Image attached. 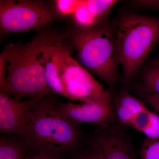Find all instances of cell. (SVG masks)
I'll use <instances>...</instances> for the list:
<instances>
[{
    "label": "cell",
    "instance_id": "obj_15",
    "mask_svg": "<svg viewBox=\"0 0 159 159\" xmlns=\"http://www.w3.org/2000/svg\"><path fill=\"white\" fill-rule=\"evenodd\" d=\"M116 101L117 104L126 107L135 114L147 108L142 101L132 96L126 90L119 93Z\"/></svg>",
    "mask_w": 159,
    "mask_h": 159
},
{
    "label": "cell",
    "instance_id": "obj_9",
    "mask_svg": "<svg viewBox=\"0 0 159 159\" xmlns=\"http://www.w3.org/2000/svg\"><path fill=\"white\" fill-rule=\"evenodd\" d=\"M109 126L102 129L95 138L93 142L94 151L102 159H134L126 138L117 129Z\"/></svg>",
    "mask_w": 159,
    "mask_h": 159
},
{
    "label": "cell",
    "instance_id": "obj_19",
    "mask_svg": "<svg viewBox=\"0 0 159 159\" xmlns=\"http://www.w3.org/2000/svg\"><path fill=\"white\" fill-rule=\"evenodd\" d=\"M116 114L119 122L122 125L130 127L135 114L120 104L116 103Z\"/></svg>",
    "mask_w": 159,
    "mask_h": 159
},
{
    "label": "cell",
    "instance_id": "obj_3",
    "mask_svg": "<svg viewBox=\"0 0 159 159\" xmlns=\"http://www.w3.org/2000/svg\"><path fill=\"white\" fill-rule=\"evenodd\" d=\"M117 58L122 67L123 81L136 75L159 43V18L129 14L123 16L114 29Z\"/></svg>",
    "mask_w": 159,
    "mask_h": 159
},
{
    "label": "cell",
    "instance_id": "obj_14",
    "mask_svg": "<svg viewBox=\"0 0 159 159\" xmlns=\"http://www.w3.org/2000/svg\"><path fill=\"white\" fill-rule=\"evenodd\" d=\"M74 21L77 28L80 29H89L100 25L89 10L86 1H81L80 5L73 14Z\"/></svg>",
    "mask_w": 159,
    "mask_h": 159
},
{
    "label": "cell",
    "instance_id": "obj_10",
    "mask_svg": "<svg viewBox=\"0 0 159 159\" xmlns=\"http://www.w3.org/2000/svg\"><path fill=\"white\" fill-rule=\"evenodd\" d=\"M66 37L61 34L46 48L44 52L46 80L51 92L66 97L60 79L58 64V50Z\"/></svg>",
    "mask_w": 159,
    "mask_h": 159
},
{
    "label": "cell",
    "instance_id": "obj_21",
    "mask_svg": "<svg viewBox=\"0 0 159 159\" xmlns=\"http://www.w3.org/2000/svg\"><path fill=\"white\" fill-rule=\"evenodd\" d=\"M8 65V51L6 48L0 54V89L2 88L6 83Z\"/></svg>",
    "mask_w": 159,
    "mask_h": 159
},
{
    "label": "cell",
    "instance_id": "obj_2",
    "mask_svg": "<svg viewBox=\"0 0 159 159\" xmlns=\"http://www.w3.org/2000/svg\"><path fill=\"white\" fill-rule=\"evenodd\" d=\"M58 102L50 95L39 101L20 135L28 150L34 155L61 157L74 150L79 144V125L61 113Z\"/></svg>",
    "mask_w": 159,
    "mask_h": 159
},
{
    "label": "cell",
    "instance_id": "obj_6",
    "mask_svg": "<svg viewBox=\"0 0 159 159\" xmlns=\"http://www.w3.org/2000/svg\"><path fill=\"white\" fill-rule=\"evenodd\" d=\"M56 14L44 2L35 0H1V37L12 33L41 30L54 21Z\"/></svg>",
    "mask_w": 159,
    "mask_h": 159
},
{
    "label": "cell",
    "instance_id": "obj_23",
    "mask_svg": "<svg viewBox=\"0 0 159 159\" xmlns=\"http://www.w3.org/2000/svg\"><path fill=\"white\" fill-rule=\"evenodd\" d=\"M145 94L144 97L145 102L152 107L159 115V96L155 94Z\"/></svg>",
    "mask_w": 159,
    "mask_h": 159
},
{
    "label": "cell",
    "instance_id": "obj_13",
    "mask_svg": "<svg viewBox=\"0 0 159 159\" xmlns=\"http://www.w3.org/2000/svg\"><path fill=\"white\" fill-rule=\"evenodd\" d=\"M118 2L116 0H87L89 10L100 24L106 22L110 12Z\"/></svg>",
    "mask_w": 159,
    "mask_h": 159
},
{
    "label": "cell",
    "instance_id": "obj_11",
    "mask_svg": "<svg viewBox=\"0 0 159 159\" xmlns=\"http://www.w3.org/2000/svg\"><path fill=\"white\" fill-rule=\"evenodd\" d=\"M27 150L25 142L6 136L0 138V159H23L26 157Z\"/></svg>",
    "mask_w": 159,
    "mask_h": 159
},
{
    "label": "cell",
    "instance_id": "obj_20",
    "mask_svg": "<svg viewBox=\"0 0 159 159\" xmlns=\"http://www.w3.org/2000/svg\"><path fill=\"white\" fill-rule=\"evenodd\" d=\"M142 133L147 138L159 139V116L154 113H152L150 125Z\"/></svg>",
    "mask_w": 159,
    "mask_h": 159
},
{
    "label": "cell",
    "instance_id": "obj_18",
    "mask_svg": "<svg viewBox=\"0 0 159 159\" xmlns=\"http://www.w3.org/2000/svg\"><path fill=\"white\" fill-rule=\"evenodd\" d=\"M81 2L79 0H56L54 1L55 10L61 16L73 15Z\"/></svg>",
    "mask_w": 159,
    "mask_h": 159
},
{
    "label": "cell",
    "instance_id": "obj_25",
    "mask_svg": "<svg viewBox=\"0 0 159 159\" xmlns=\"http://www.w3.org/2000/svg\"><path fill=\"white\" fill-rule=\"evenodd\" d=\"M81 159H102L99 153L96 151H94V153L84 157Z\"/></svg>",
    "mask_w": 159,
    "mask_h": 159
},
{
    "label": "cell",
    "instance_id": "obj_16",
    "mask_svg": "<svg viewBox=\"0 0 159 159\" xmlns=\"http://www.w3.org/2000/svg\"><path fill=\"white\" fill-rule=\"evenodd\" d=\"M140 154L141 159H159V139L146 138L142 144Z\"/></svg>",
    "mask_w": 159,
    "mask_h": 159
},
{
    "label": "cell",
    "instance_id": "obj_12",
    "mask_svg": "<svg viewBox=\"0 0 159 159\" xmlns=\"http://www.w3.org/2000/svg\"><path fill=\"white\" fill-rule=\"evenodd\" d=\"M142 88L146 94L159 96V59L153 61L142 78Z\"/></svg>",
    "mask_w": 159,
    "mask_h": 159
},
{
    "label": "cell",
    "instance_id": "obj_22",
    "mask_svg": "<svg viewBox=\"0 0 159 159\" xmlns=\"http://www.w3.org/2000/svg\"><path fill=\"white\" fill-rule=\"evenodd\" d=\"M135 5L154 11H159V0L133 1Z\"/></svg>",
    "mask_w": 159,
    "mask_h": 159
},
{
    "label": "cell",
    "instance_id": "obj_17",
    "mask_svg": "<svg viewBox=\"0 0 159 159\" xmlns=\"http://www.w3.org/2000/svg\"><path fill=\"white\" fill-rule=\"evenodd\" d=\"M152 113V112L146 108L135 114L130 127L143 132L150 125Z\"/></svg>",
    "mask_w": 159,
    "mask_h": 159
},
{
    "label": "cell",
    "instance_id": "obj_5",
    "mask_svg": "<svg viewBox=\"0 0 159 159\" xmlns=\"http://www.w3.org/2000/svg\"><path fill=\"white\" fill-rule=\"evenodd\" d=\"M58 64L65 98L72 101L112 106L109 91L71 57L70 50L62 43L58 48Z\"/></svg>",
    "mask_w": 159,
    "mask_h": 159
},
{
    "label": "cell",
    "instance_id": "obj_7",
    "mask_svg": "<svg viewBox=\"0 0 159 159\" xmlns=\"http://www.w3.org/2000/svg\"><path fill=\"white\" fill-rule=\"evenodd\" d=\"M43 99L18 100L5 92H0V130L1 133L20 136L26 127L34 106Z\"/></svg>",
    "mask_w": 159,
    "mask_h": 159
},
{
    "label": "cell",
    "instance_id": "obj_8",
    "mask_svg": "<svg viewBox=\"0 0 159 159\" xmlns=\"http://www.w3.org/2000/svg\"><path fill=\"white\" fill-rule=\"evenodd\" d=\"M57 107L64 116L79 126L83 123H90L103 129L111 125L113 119L112 106L86 102L77 104L70 101L58 102Z\"/></svg>",
    "mask_w": 159,
    "mask_h": 159
},
{
    "label": "cell",
    "instance_id": "obj_24",
    "mask_svg": "<svg viewBox=\"0 0 159 159\" xmlns=\"http://www.w3.org/2000/svg\"><path fill=\"white\" fill-rule=\"evenodd\" d=\"M23 159H62L61 157L54 156L50 155L38 154L31 157H26Z\"/></svg>",
    "mask_w": 159,
    "mask_h": 159
},
{
    "label": "cell",
    "instance_id": "obj_4",
    "mask_svg": "<svg viewBox=\"0 0 159 159\" xmlns=\"http://www.w3.org/2000/svg\"><path fill=\"white\" fill-rule=\"evenodd\" d=\"M65 34L76 47L78 62L109 85H113L116 79L119 64L114 29L108 23L89 29L76 27L69 29Z\"/></svg>",
    "mask_w": 159,
    "mask_h": 159
},
{
    "label": "cell",
    "instance_id": "obj_1",
    "mask_svg": "<svg viewBox=\"0 0 159 159\" xmlns=\"http://www.w3.org/2000/svg\"><path fill=\"white\" fill-rule=\"evenodd\" d=\"M61 34L43 29L29 42L7 46V77L0 92L8 93L18 100L48 96L51 91L46 80L45 50Z\"/></svg>",
    "mask_w": 159,
    "mask_h": 159
},
{
    "label": "cell",
    "instance_id": "obj_26",
    "mask_svg": "<svg viewBox=\"0 0 159 159\" xmlns=\"http://www.w3.org/2000/svg\"><path fill=\"white\" fill-rule=\"evenodd\" d=\"M158 59H159V58H158Z\"/></svg>",
    "mask_w": 159,
    "mask_h": 159
}]
</instances>
